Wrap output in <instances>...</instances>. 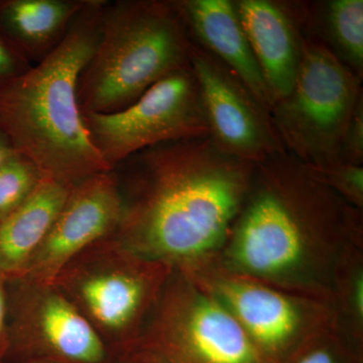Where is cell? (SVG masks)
Listing matches in <instances>:
<instances>
[{"mask_svg": "<svg viewBox=\"0 0 363 363\" xmlns=\"http://www.w3.org/2000/svg\"><path fill=\"white\" fill-rule=\"evenodd\" d=\"M255 167L224 154L209 135L143 150L113 169L124 201L114 236L184 274L210 266L247 198Z\"/></svg>", "mask_w": 363, "mask_h": 363, "instance_id": "cell-1", "label": "cell"}, {"mask_svg": "<svg viewBox=\"0 0 363 363\" xmlns=\"http://www.w3.org/2000/svg\"><path fill=\"white\" fill-rule=\"evenodd\" d=\"M363 210L310 175L288 152L255 164L252 185L216 264L329 301L348 243L363 245Z\"/></svg>", "mask_w": 363, "mask_h": 363, "instance_id": "cell-2", "label": "cell"}, {"mask_svg": "<svg viewBox=\"0 0 363 363\" xmlns=\"http://www.w3.org/2000/svg\"><path fill=\"white\" fill-rule=\"evenodd\" d=\"M105 1L90 0L51 54L0 86V128L14 152L64 185L112 171L91 142L77 98L79 76L96 47Z\"/></svg>", "mask_w": 363, "mask_h": 363, "instance_id": "cell-3", "label": "cell"}, {"mask_svg": "<svg viewBox=\"0 0 363 363\" xmlns=\"http://www.w3.org/2000/svg\"><path fill=\"white\" fill-rule=\"evenodd\" d=\"M192 39L173 0L105 1L99 37L78 79L81 113H112L190 65Z\"/></svg>", "mask_w": 363, "mask_h": 363, "instance_id": "cell-4", "label": "cell"}, {"mask_svg": "<svg viewBox=\"0 0 363 363\" xmlns=\"http://www.w3.org/2000/svg\"><path fill=\"white\" fill-rule=\"evenodd\" d=\"M174 269L147 259L111 235L70 260L54 285L107 342H138Z\"/></svg>", "mask_w": 363, "mask_h": 363, "instance_id": "cell-5", "label": "cell"}, {"mask_svg": "<svg viewBox=\"0 0 363 363\" xmlns=\"http://www.w3.org/2000/svg\"><path fill=\"white\" fill-rule=\"evenodd\" d=\"M362 80L319 37L303 33L295 84L271 111L286 152L304 164L341 162L344 138L363 97Z\"/></svg>", "mask_w": 363, "mask_h": 363, "instance_id": "cell-6", "label": "cell"}, {"mask_svg": "<svg viewBox=\"0 0 363 363\" xmlns=\"http://www.w3.org/2000/svg\"><path fill=\"white\" fill-rule=\"evenodd\" d=\"M167 363H262L238 322L197 281L173 271L138 339Z\"/></svg>", "mask_w": 363, "mask_h": 363, "instance_id": "cell-7", "label": "cell"}, {"mask_svg": "<svg viewBox=\"0 0 363 363\" xmlns=\"http://www.w3.org/2000/svg\"><path fill=\"white\" fill-rule=\"evenodd\" d=\"M213 295L245 332L262 363H281L333 321L326 298L292 292L210 264L186 274Z\"/></svg>", "mask_w": 363, "mask_h": 363, "instance_id": "cell-8", "label": "cell"}, {"mask_svg": "<svg viewBox=\"0 0 363 363\" xmlns=\"http://www.w3.org/2000/svg\"><path fill=\"white\" fill-rule=\"evenodd\" d=\"M82 117L91 142L111 169L160 143L209 135L190 65L157 81L123 111Z\"/></svg>", "mask_w": 363, "mask_h": 363, "instance_id": "cell-9", "label": "cell"}, {"mask_svg": "<svg viewBox=\"0 0 363 363\" xmlns=\"http://www.w3.org/2000/svg\"><path fill=\"white\" fill-rule=\"evenodd\" d=\"M190 67L210 138L221 152L255 164L286 152L271 113L238 76L193 40Z\"/></svg>", "mask_w": 363, "mask_h": 363, "instance_id": "cell-10", "label": "cell"}, {"mask_svg": "<svg viewBox=\"0 0 363 363\" xmlns=\"http://www.w3.org/2000/svg\"><path fill=\"white\" fill-rule=\"evenodd\" d=\"M123 210V192L113 169L76 184L21 279L54 283L76 255L116 233Z\"/></svg>", "mask_w": 363, "mask_h": 363, "instance_id": "cell-11", "label": "cell"}, {"mask_svg": "<svg viewBox=\"0 0 363 363\" xmlns=\"http://www.w3.org/2000/svg\"><path fill=\"white\" fill-rule=\"evenodd\" d=\"M11 329L16 340L67 363H102L105 344L54 284L16 279Z\"/></svg>", "mask_w": 363, "mask_h": 363, "instance_id": "cell-12", "label": "cell"}, {"mask_svg": "<svg viewBox=\"0 0 363 363\" xmlns=\"http://www.w3.org/2000/svg\"><path fill=\"white\" fill-rule=\"evenodd\" d=\"M234 4L274 107L295 84L307 11L271 0H235Z\"/></svg>", "mask_w": 363, "mask_h": 363, "instance_id": "cell-13", "label": "cell"}, {"mask_svg": "<svg viewBox=\"0 0 363 363\" xmlns=\"http://www.w3.org/2000/svg\"><path fill=\"white\" fill-rule=\"evenodd\" d=\"M191 39L238 76L271 113L264 76L233 0H173Z\"/></svg>", "mask_w": 363, "mask_h": 363, "instance_id": "cell-14", "label": "cell"}, {"mask_svg": "<svg viewBox=\"0 0 363 363\" xmlns=\"http://www.w3.org/2000/svg\"><path fill=\"white\" fill-rule=\"evenodd\" d=\"M73 186L44 177L21 206L0 221V279H21Z\"/></svg>", "mask_w": 363, "mask_h": 363, "instance_id": "cell-15", "label": "cell"}, {"mask_svg": "<svg viewBox=\"0 0 363 363\" xmlns=\"http://www.w3.org/2000/svg\"><path fill=\"white\" fill-rule=\"evenodd\" d=\"M90 0H0V32L33 65L51 54Z\"/></svg>", "mask_w": 363, "mask_h": 363, "instance_id": "cell-16", "label": "cell"}, {"mask_svg": "<svg viewBox=\"0 0 363 363\" xmlns=\"http://www.w3.org/2000/svg\"><path fill=\"white\" fill-rule=\"evenodd\" d=\"M329 303L333 327L363 352V245L348 243L332 272Z\"/></svg>", "mask_w": 363, "mask_h": 363, "instance_id": "cell-17", "label": "cell"}, {"mask_svg": "<svg viewBox=\"0 0 363 363\" xmlns=\"http://www.w3.org/2000/svg\"><path fill=\"white\" fill-rule=\"evenodd\" d=\"M324 38H320L355 75L363 76V1L332 0L322 11Z\"/></svg>", "mask_w": 363, "mask_h": 363, "instance_id": "cell-18", "label": "cell"}, {"mask_svg": "<svg viewBox=\"0 0 363 363\" xmlns=\"http://www.w3.org/2000/svg\"><path fill=\"white\" fill-rule=\"evenodd\" d=\"M43 178L38 167L18 152L0 162V221L28 199Z\"/></svg>", "mask_w": 363, "mask_h": 363, "instance_id": "cell-19", "label": "cell"}, {"mask_svg": "<svg viewBox=\"0 0 363 363\" xmlns=\"http://www.w3.org/2000/svg\"><path fill=\"white\" fill-rule=\"evenodd\" d=\"M281 363H363V352L353 347L332 324L305 341Z\"/></svg>", "mask_w": 363, "mask_h": 363, "instance_id": "cell-20", "label": "cell"}, {"mask_svg": "<svg viewBox=\"0 0 363 363\" xmlns=\"http://www.w3.org/2000/svg\"><path fill=\"white\" fill-rule=\"evenodd\" d=\"M313 178L323 184L351 206L363 210V167L337 162L313 166L304 164Z\"/></svg>", "mask_w": 363, "mask_h": 363, "instance_id": "cell-21", "label": "cell"}, {"mask_svg": "<svg viewBox=\"0 0 363 363\" xmlns=\"http://www.w3.org/2000/svg\"><path fill=\"white\" fill-rule=\"evenodd\" d=\"M33 66L30 60L0 32V86L20 77Z\"/></svg>", "mask_w": 363, "mask_h": 363, "instance_id": "cell-22", "label": "cell"}, {"mask_svg": "<svg viewBox=\"0 0 363 363\" xmlns=\"http://www.w3.org/2000/svg\"><path fill=\"white\" fill-rule=\"evenodd\" d=\"M341 162L362 166L363 162V97L358 102L347 133L344 138Z\"/></svg>", "mask_w": 363, "mask_h": 363, "instance_id": "cell-23", "label": "cell"}, {"mask_svg": "<svg viewBox=\"0 0 363 363\" xmlns=\"http://www.w3.org/2000/svg\"><path fill=\"white\" fill-rule=\"evenodd\" d=\"M128 352V363H167L156 352L145 347L140 341L125 348Z\"/></svg>", "mask_w": 363, "mask_h": 363, "instance_id": "cell-24", "label": "cell"}, {"mask_svg": "<svg viewBox=\"0 0 363 363\" xmlns=\"http://www.w3.org/2000/svg\"><path fill=\"white\" fill-rule=\"evenodd\" d=\"M2 283H4V281L0 279V337H1L4 328H6V297Z\"/></svg>", "mask_w": 363, "mask_h": 363, "instance_id": "cell-25", "label": "cell"}, {"mask_svg": "<svg viewBox=\"0 0 363 363\" xmlns=\"http://www.w3.org/2000/svg\"><path fill=\"white\" fill-rule=\"evenodd\" d=\"M13 152V145L7 138L6 133L0 128V162H4L7 157L11 156Z\"/></svg>", "mask_w": 363, "mask_h": 363, "instance_id": "cell-26", "label": "cell"}]
</instances>
